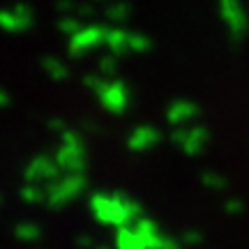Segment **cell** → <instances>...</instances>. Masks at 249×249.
Returning <instances> with one entry per match:
<instances>
[{
    "label": "cell",
    "mask_w": 249,
    "mask_h": 249,
    "mask_svg": "<svg viewBox=\"0 0 249 249\" xmlns=\"http://www.w3.org/2000/svg\"><path fill=\"white\" fill-rule=\"evenodd\" d=\"M107 28L102 26H86L81 28L79 33H74L70 37V53L71 55H83L97 49V46H104L107 44Z\"/></svg>",
    "instance_id": "1"
},
{
    "label": "cell",
    "mask_w": 249,
    "mask_h": 249,
    "mask_svg": "<svg viewBox=\"0 0 249 249\" xmlns=\"http://www.w3.org/2000/svg\"><path fill=\"white\" fill-rule=\"evenodd\" d=\"M219 7H222V18L224 23L229 26L235 37H240L247 30V17L242 12V5L238 0H219Z\"/></svg>",
    "instance_id": "2"
},
{
    "label": "cell",
    "mask_w": 249,
    "mask_h": 249,
    "mask_svg": "<svg viewBox=\"0 0 249 249\" xmlns=\"http://www.w3.org/2000/svg\"><path fill=\"white\" fill-rule=\"evenodd\" d=\"M30 23H33V14L23 5L21 7H9L2 12V26L9 33H21V30L30 28Z\"/></svg>",
    "instance_id": "3"
}]
</instances>
